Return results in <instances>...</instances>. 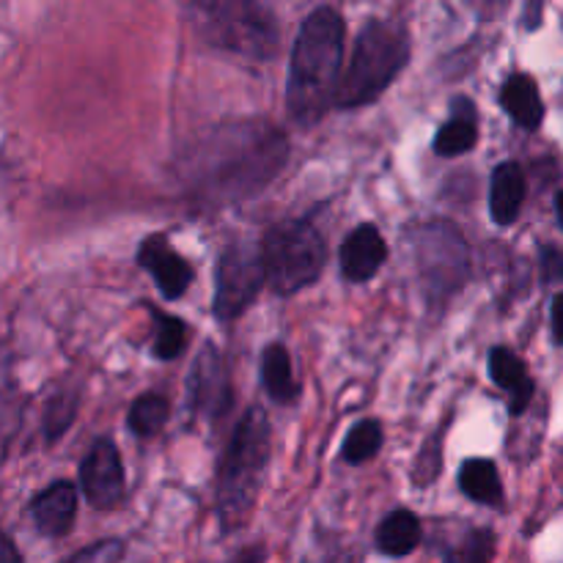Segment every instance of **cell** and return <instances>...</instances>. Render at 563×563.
Listing matches in <instances>:
<instances>
[{
  "mask_svg": "<svg viewBox=\"0 0 563 563\" xmlns=\"http://www.w3.org/2000/svg\"><path fill=\"white\" fill-rule=\"evenodd\" d=\"M289 159V141L267 121L218 130L192 157V187L207 201H234L267 187Z\"/></svg>",
  "mask_w": 563,
  "mask_h": 563,
  "instance_id": "obj_1",
  "label": "cell"
},
{
  "mask_svg": "<svg viewBox=\"0 0 563 563\" xmlns=\"http://www.w3.org/2000/svg\"><path fill=\"white\" fill-rule=\"evenodd\" d=\"M344 16L330 5L311 11L302 20L289 58L286 108L300 126H313L341 86V55H344Z\"/></svg>",
  "mask_w": 563,
  "mask_h": 563,
  "instance_id": "obj_2",
  "label": "cell"
},
{
  "mask_svg": "<svg viewBox=\"0 0 563 563\" xmlns=\"http://www.w3.org/2000/svg\"><path fill=\"white\" fill-rule=\"evenodd\" d=\"M273 449V427L262 407H251L236 423L218 473V520L234 531L251 517L262 493Z\"/></svg>",
  "mask_w": 563,
  "mask_h": 563,
  "instance_id": "obj_3",
  "label": "cell"
},
{
  "mask_svg": "<svg viewBox=\"0 0 563 563\" xmlns=\"http://www.w3.org/2000/svg\"><path fill=\"white\" fill-rule=\"evenodd\" d=\"M410 58L407 31L394 20H368L357 33L350 66L341 77L335 108L355 110L372 104L401 75Z\"/></svg>",
  "mask_w": 563,
  "mask_h": 563,
  "instance_id": "obj_4",
  "label": "cell"
},
{
  "mask_svg": "<svg viewBox=\"0 0 563 563\" xmlns=\"http://www.w3.org/2000/svg\"><path fill=\"white\" fill-rule=\"evenodd\" d=\"M196 27L212 47L229 53L247 55V58H273L280 44V27L273 11L262 3H236V0H218V3H196Z\"/></svg>",
  "mask_w": 563,
  "mask_h": 563,
  "instance_id": "obj_5",
  "label": "cell"
},
{
  "mask_svg": "<svg viewBox=\"0 0 563 563\" xmlns=\"http://www.w3.org/2000/svg\"><path fill=\"white\" fill-rule=\"evenodd\" d=\"M267 284L278 295H295L322 275L328 247L308 220H280L269 225L262 240Z\"/></svg>",
  "mask_w": 563,
  "mask_h": 563,
  "instance_id": "obj_6",
  "label": "cell"
},
{
  "mask_svg": "<svg viewBox=\"0 0 563 563\" xmlns=\"http://www.w3.org/2000/svg\"><path fill=\"white\" fill-rule=\"evenodd\" d=\"M416 258L432 306H443L471 278V247L451 220H432L418 229Z\"/></svg>",
  "mask_w": 563,
  "mask_h": 563,
  "instance_id": "obj_7",
  "label": "cell"
},
{
  "mask_svg": "<svg viewBox=\"0 0 563 563\" xmlns=\"http://www.w3.org/2000/svg\"><path fill=\"white\" fill-rule=\"evenodd\" d=\"M267 280L262 247L247 242H234L225 247L214 267V317L231 322L242 317L245 308L256 300Z\"/></svg>",
  "mask_w": 563,
  "mask_h": 563,
  "instance_id": "obj_8",
  "label": "cell"
},
{
  "mask_svg": "<svg viewBox=\"0 0 563 563\" xmlns=\"http://www.w3.org/2000/svg\"><path fill=\"white\" fill-rule=\"evenodd\" d=\"M187 401L198 416L218 421L231 410V377L214 344H203L187 377Z\"/></svg>",
  "mask_w": 563,
  "mask_h": 563,
  "instance_id": "obj_9",
  "label": "cell"
},
{
  "mask_svg": "<svg viewBox=\"0 0 563 563\" xmlns=\"http://www.w3.org/2000/svg\"><path fill=\"white\" fill-rule=\"evenodd\" d=\"M80 489L93 509H115L124 498V465L110 438H99L82 460Z\"/></svg>",
  "mask_w": 563,
  "mask_h": 563,
  "instance_id": "obj_10",
  "label": "cell"
},
{
  "mask_svg": "<svg viewBox=\"0 0 563 563\" xmlns=\"http://www.w3.org/2000/svg\"><path fill=\"white\" fill-rule=\"evenodd\" d=\"M137 264L157 280L165 300H176V297L185 295L187 286L196 278L190 264L179 253L170 251L168 240L163 234H152L141 242V247H137Z\"/></svg>",
  "mask_w": 563,
  "mask_h": 563,
  "instance_id": "obj_11",
  "label": "cell"
},
{
  "mask_svg": "<svg viewBox=\"0 0 563 563\" xmlns=\"http://www.w3.org/2000/svg\"><path fill=\"white\" fill-rule=\"evenodd\" d=\"M339 258L344 278H350L352 284H366L379 273V267L388 258V245H385L377 225L363 223L341 242Z\"/></svg>",
  "mask_w": 563,
  "mask_h": 563,
  "instance_id": "obj_12",
  "label": "cell"
},
{
  "mask_svg": "<svg viewBox=\"0 0 563 563\" xmlns=\"http://www.w3.org/2000/svg\"><path fill=\"white\" fill-rule=\"evenodd\" d=\"M77 515V489L71 482L49 484L44 493H38L31 504V517L36 522L38 533L49 539L66 537L75 526Z\"/></svg>",
  "mask_w": 563,
  "mask_h": 563,
  "instance_id": "obj_13",
  "label": "cell"
},
{
  "mask_svg": "<svg viewBox=\"0 0 563 563\" xmlns=\"http://www.w3.org/2000/svg\"><path fill=\"white\" fill-rule=\"evenodd\" d=\"M489 374H493L495 385L509 394L511 416H522V412L528 410V405H531L533 390H537L522 357H517L515 352L506 350V346H495V350L489 352Z\"/></svg>",
  "mask_w": 563,
  "mask_h": 563,
  "instance_id": "obj_14",
  "label": "cell"
},
{
  "mask_svg": "<svg viewBox=\"0 0 563 563\" xmlns=\"http://www.w3.org/2000/svg\"><path fill=\"white\" fill-rule=\"evenodd\" d=\"M528 181L517 163H500L489 181V214L498 225H511L526 203Z\"/></svg>",
  "mask_w": 563,
  "mask_h": 563,
  "instance_id": "obj_15",
  "label": "cell"
},
{
  "mask_svg": "<svg viewBox=\"0 0 563 563\" xmlns=\"http://www.w3.org/2000/svg\"><path fill=\"white\" fill-rule=\"evenodd\" d=\"M500 104L511 115L517 126L533 132L544 121V102L539 93L537 80L531 75H511L500 91Z\"/></svg>",
  "mask_w": 563,
  "mask_h": 563,
  "instance_id": "obj_16",
  "label": "cell"
},
{
  "mask_svg": "<svg viewBox=\"0 0 563 563\" xmlns=\"http://www.w3.org/2000/svg\"><path fill=\"white\" fill-rule=\"evenodd\" d=\"M451 108H454V115L434 135V152L440 157H460V154H467L478 143L476 108H473L471 99L456 97Z\"/></svg>",
  "mask_w": 563,
  "mask_h": 563,
  "instance_id": "obj_17",
  "label": "cell"
},
{
  "mask_svg": "<svg viewBox=\"0 0 563 563\" xmlns=\"http://www.w3.org/2000/svg\"><path fill=\"white\" fill-rule=\"evenodd\" d=\"M421 542V522L412 511L396 509L379 522L377 528V550L388 559H405Z\"/></svg>",
  "mask_w": 563,
  "mask_h": 563,
  "instance_id": "obj_18",
  "label": "cell"
},
{
  "mask_svg": "<svg viewBox=\"0 0 563 563\" xmlns=\"http://www.w3.org/2000/svg\"><path fill=\"white\" fill-rule=\"evenodd\" d=\"M262 383L269 399L278 405H291L300 394L295 372H291V355L284 344H269L262 352Z\"/></svg>",
  "mask_w": 563,
  "mask_h": 563,
  "instance_id": "obj_19",
  "label": "cell"
},
{
  "mask_svg": "<svg viewBox=\"0 0 563 563\" xmlns=\"http://www.w3.org/2000/svg\"><path fill=\"white\" fill-rule=\"evenodd\" d=\"M460 489L482 506L504 504V484L493 460H482V456L467 460L460 471Z\"/></svg>",
  "mask_w": 563,
  "mask_h": 563,
  "instance_id": "obj_20",
  "label": "cell"
},
{
  "mask_svg": "<svg viewBox=\"0 0 563 563\" xmlns=\"http://www.w3.org/2000/svg\"><path fill=\"white\" fill-rule=\"evenodd\" d=\"M379 449H383V427L374 418H366L350 429L344 445H341V460L346 465H363V462L374 460Z\"/></svg>",
  "mask_w": 563,
  "mask_h": 563,
  "instance_id": "obj_21",
  "label": "cell"
},
{
  "mask_svg": "<svg viewBox=\"0 0 563 563\" xmlns=\"http://www.w3.org/2000/svg\"><path fill=\"white\" fill-rule=\"evenodd\" d=\"M170 401L159 394L137 396L135 405L130 407V429L137 438H152L168 423Z\"/></svg>",
  "mask_w": 563,
  "mask_h": 563,
  "instance_id": "obj_22",
  "label": "cell"
},
{
  "mask_svg": "<svg viewBox=\"0 0 563 563\" xmlns=\"http://www.w3.org/2000/svg\"><path fill=\"white\" fill-rule=\"evenodd\" d=\"M152 317L157 322V339H154V355L159 361H174L185 352L187 346V328L181 319L168 317V313H159L152 308Z\"/></svg>",
  "mask_w": 563,
  "mask_h": 563,
  "instance_id": "obj_23",
  "label": "cell"
},
{
  "mask_svg": "<svg viewBox=\"0 0 563 563\" xmlns=\"http://www.w3.org/2000/svg\"><path fill=\"white\" fill-rule=\"evenodd\" d=\"M75 412H77L75 394H66V390L64 394H55L53 399L47 401V407H44V438H47L49 443H55V440L71 427Z\"/></svg>",
  "mask_w": 563,
  "mask_h": 563,
  "instance_id": "obj_24",
  "label": "cell"
},
{
  "mask_svg": "<svg viewBox=\"0 0 563 563\" xmlns=\"http://www.w3.org/2000/svg\"><path fill=\"white\" fill-rule=\"evenodd\" d=\"M121 559H124V542H119V539H104V542L80 550V553L71 555L64 563H119Z\"/></svg>",
  "mask_w": 563,
  "mask_h": 563,
  "instance_id": "obj_25",
  "label": "cell"
},
{
  "mask_svg": "<svg viewBox=\"0 0 563 563\" xmlns=\"http://www.w3.org/2000/svg\"><path fill=\"white\" fill-rule=\"evenodd\" d=\"M495 537L489 531H473L465 539L460 553V563H493Z\"/></svg>",
  "mask_w": 563,
  "mask_h": 563,
  "instance_id": "obj_26",
  "label": "cell"
},
{
  "mask_svg": "<svg viewBox=\"0 0 563 563\" xmlns=\"http://www.w3.org/2000/svg\"><path fill=\"white\" fill-rule=\"evenodd\" d=\"M539 273L544 284H563V247L542 245L539 247Z\"/></svg>",
  "mask_w": 563,
  "mask_h": 563,
  "instance_id": "obj_27",
  "label": "cell"
},
{
  "mask_svg": "<svg viewBox=\"0 0 563 563\" xmlns=\"http://www.w3.org/2000/svg\"><path fill=\"white\" fill-rule=\"evenodd\" d=\"M550 317H553V335L555 341L563 346V291L553 297V302H550Z\"/></svg>",
  "mask_w": 563,
  "mask_h": 563,
  "instance_id": "obj_28",
  "label": "cell"
},
{
  "mask_svg": "<svg viewBox=\"0 0 563 563\" xmlns=\"http://www.w3.org/2000/svg\"><path fill=\"white\" fill-rule=\"evenodd\" d=\"M0 563H22L20 550H16L14 539H11L9 533H5L3 542H0Z\"/></svg>",
  "mask_w": 563,
  "mask_h": 563,
  "instance_id": "obj_29",
  "label": "cell"
},
{
  "mask_svg": "<svg viewBox=\"0 0 563 563\" xmlns=\"http://www.w3.org/2000/svg\"><path fill=\"white\" fill-rule=\"evenodd\" d=\"M262 559H264L262 548H251V550H245V553L236 555V559L231 563H262Z\"/></svg>",
  "mask_w": 563,
  "mask_h": 563,
  "instance_id": "obj_30",
  "label": "cell"
},
{
  "mask_svg": "<svg viewBox=\"0 0 563 563\" xmlns=\"http://www.w3.org/2000/svg\"><path fill=\"white\" fill-rule=\"evenodd\" d=\"M539 22H542V3H533L531 5V22H528V27H539Z\"/></svg>",
  "mask_w": 563,
  "mask_h": 563,
  "instance_id": "obj_31",
  "label": "cell"
},
{
  "mask_svg": "<svg viewBox=\"0 0 563 563\" xmlns=\"http://www.w3.org/2000/svg\"><path fill=\"white\" fill-rule=\"evenodd\" d=\"M555 218H559V225L563 229V190L555 192Z\"/></svg>",
  "mask_w": 563,
  "mask_h": 563,
  "instance_id": "obj_32",
  "label": "cell"
},
{
  "mask_svg": "<svg viewBox=\"0 0 563 563\" xmlns=\"http://www.w3.org/2000/svg\"><path fill=\"white\" fill-rule=\"evenodd\" d=\"M443 563H460V555L449 553V555H445V559H443Z\"/></svg>",
  "mask_w": 563,
  "mask_h": 563,
  "instance_id": "obj_33",
  "label": "cell"
}]
</instances>
